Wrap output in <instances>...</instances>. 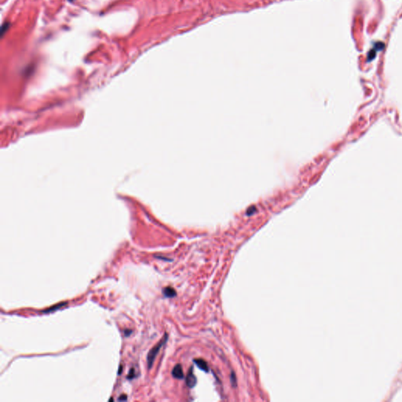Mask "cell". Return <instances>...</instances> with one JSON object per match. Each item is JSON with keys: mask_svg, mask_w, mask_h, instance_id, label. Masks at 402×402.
<instances>
[{"mask_svg": "<svg viewBox=\"0 0 402 402\" xmlns=\"http://www.w3.org/2000/svg\"><path fill=\"white\" fill-rule=\"evenodd\" d=\"M66 304H67V303H58V304L55 305V306H53L50 307L49 309H47V310H43V313H48L53 312V311L57 310H59V309L61 308V307L64 306H65V305H66Z\"/></svg>", "mask_w": 402, "mask_h": 402, "instance_id": "6", "label": "cell"}, {"mask_svg": "<svg viewBox=\"0 0 402 402\" xmlns=\"http://www.w3.org/2000/svg\"><path fill=\"white\" fill-rule=\"evenodd\" d=\"M131 333H132V331L129 330V329H127V330L124 332V334H125L126 336H129Z\"/></svg>", "mask_w": 402, "mask_h": 402, "instance_id": "10", "label": "cell"}, {"mask_svg": "<svg viewBox=\"0 0 402 402\" xmlns=\"http://www.w3.org/2000/svg\"><path fill=\"white\" fill-rule=\"evenodd\" d=\"M167 339H168L167 334H165L164 337L162 338V339L160 340L158 343L155 345L154 347H152V349L149 350L148 355H147V364H148V369H150L152 367V365H153V362H154L155 359H156V356H157V354H158L159 352H160V349H161V348L164 345V344L167 342Z\"/></svg>", "mask_w": 402, "mask_h": 402, "instance_id": "1", "label": "cell"}, {"mask_svg": "<svg viewBox=\"0 0 402 402\" xmlns=\"http://www.w3.org/2000/svg\"><path fill=\"white\" fill-rule=\"evenodd\" d=\"M172 375L174 378L178 379H182L184 378V373H183V369H182V365L178 364V365H176L174 367L173 370H172Z\"/></svg>", "mask_w": 402, "mask_h": 402, "instance_id": "3", "label": "cell"}, {"mask_svg": "<svg viewBox=\"0 0 402 402\" xmlns=\"http://www.w3.org/2000/svg\"><path fill=\"white\" fill-rule=\"evenodd\" d=\"M186 385H187L189 387H190V388L194 387L196 386V384L197 379H196V375H194L193 367L190 368L189 371H188L187 375H186Z\"/></svg>", "mask_w": 402, "mask_h": 402, "instance_id": "2", "label": "cell"}, {"mask_svg": "<svg viewBox=\"0 0 402 402\" xmlns=\"http://www.w3.org/2000/svg\"><path fill=\"white\" fill-rule=\"evenodd\" d=\"M230 381L231 383H232V386L233 387H236V375H235V373L233 371L231 372V375H230Z\"/></svg>", "mask_w": 402, "mask_h": 402, "instance_id": "7", "label": "cell"}, {"mask_svg": "<svg viewBox=\"0 0 402 402\" xmlns=\"http://www.w3.org/2000/svg\"><path fill=\"white\" fill-rule=\"evenodd\" d=\"M135 377V371L134 368H131L130 370L129 373H128V375H127V379H134Z\"/></svg>", "mask_w": 402, "mask_h": 402, "instance_id": "8", "label": "cell"}, {"mask_svg": "<svg viewBox=\"0 0 402 402\" xmlns=\"http://www.w3.org/2000/svg\"><path fill=\"white\" fill-rule=\"evenodd\" d=\"M163 294H164V297H166V298H174L177 295L175 290L171 287H167L164 288Z\"/></svg>", "mask_w": 402, "mask_h": 402, "instance_id": "5", "label": "cell"}, {"mask_svg": "<svg viewBox=\"0 0 402 402\" xmlns=\"http://www.w3.org/2000/svg\"><path fill=\"white\" fill-rule=\"evenodd\" d=\"M194 362L195 364L198 366L199 369H201L202 371H205V372H208L209 371V367L208 365L204 360L203 359H196L194 360Z\"/></svg>", "mask_w": 402, "mask_h": 402, "instance_id": "4", "label": "cell"}, {"mask_svg": "<svg viewBox=\"0 0 402 402\" xmlns=\"http://www.w3.org/2000/svg\"><path fill=\"white\" fill-rule=\"evenodd\" d=\"M127 400V395H124V394H123L121 397H119V398H118V400H119V401H123V400Z\"/></svg>", "mask_w": 402, "mask_h": 402, "instance_id": "9", "label": "cell"}]
</instances>
